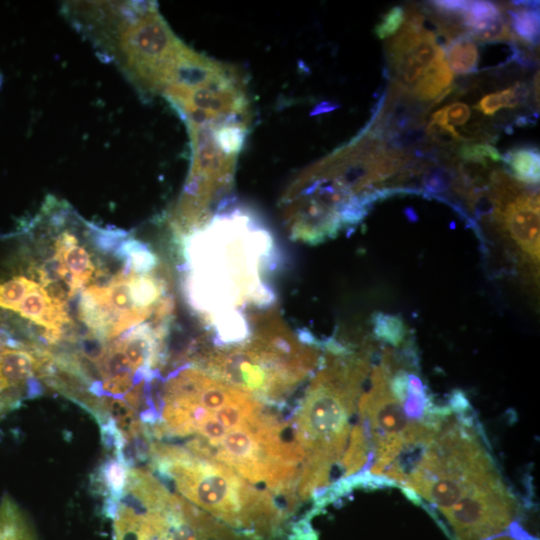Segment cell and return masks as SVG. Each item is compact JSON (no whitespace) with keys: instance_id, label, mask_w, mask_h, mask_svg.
Masks as SVG:
<instances>
[{"instance_id":"6da1fadb","label":"cell","mask_w":540,"mask_h":540,"mask_svg":"<svg viewBox=\"0 0 540 540\" xmlns=\"http://www.w3.org/2000/svg\"><path fill=\"white\" fill-rule=\"evenodd\" d=\"M184 290L214 345L243 341L252 317L272 308L278 250L271 232L252 213L216 212L185 237Z\"/></svg>"},{"instance_id":"7a4b0ae2","label":"cell","mask_w":540,"mask_h":540,"mask_svg":"<svg viewBox=\"0 0 540 540\" xmlns=\"http://www.w3.org/2000/svg\"><path fill=\"white\" fill-rule=\"evenodd\" d=\"M190 351L186 358L193 366L278 408L318 368L322 357L321 343L310 333H294L273 307L252 317L243 341Z\"/></svg>"},{"instance_id":"3957f363","label":"cell","mask_w":540,"mask_h":540,"mask_svg":"<svg viewBox=\"0 0 540 540\" xmlns=\"http://www.w3.org/2000/svg\"><path fill=\"white\" fill-rule=\"evenodd\" d=\"M149 456L158 474L172 483L181 497L242 540H273L284 533L290 515L283 503L227 466L160 441H151Z\"/></svg>"},{"instance_id":"277c9868","label":"cell","mask_w":540,"mask_h":540,"mask_svg":"<svg viewBox=\"0 0 540 540\" xmlns=\"http://www.w3.org/2000/svg\"><path fill=\"white\" fill-rule=\"evenodd\" d=\"M490 203L495 228L512 250L524 280L533 287L539 279V194L513 177L491 175Z\"/></svg>"},{"instance_id":"5b68a950","label":"cell","mask_w":540,"mask_h":540,"mask_svg":"<svg viewBox=\"0 0 540 540\" xmlns=\"http://www.w3.org/2000/svg\"><path fill=\"white\" fill-rule=\"evenodd\" d=\"M518 510L500 475L470 489L444 513L456 540H484L505 530Z\"/></svg>"},{"instance_id":"8992f818","label":"cell","mask_w":540,"mask_h":540,"mask_svg":"<svg viewBox=\"0 0 540 540\" xmlns=\"http://www.w3.org/2000/svg\"><path fill=\"white\" fill-rule=\"evenodd\" d=\"M423 20L418 13L410 15L388 43L389 61L397 83L403 88L422 76L441 47L434 32L423 26Z\"/></svg>"},{"instance_id":"52a82bcc","label":"cell","mask_w":540,"mask_h":540,"mask_svg":"<svg viewBox=\"0 0 540 540\" xmlns=\"http://www.w3.org/2000/svg\"><path fill=\"white\" fill-rule=\"evenodd\" d=\"M461 16L472 39L484 42L513 39L499 8L492 2L467 1Z\"/></svg>"},{"instance_id":"ba28073f","label":"cell","mask_w":540,"mask_h":540,"mask_svg":"<svg viewBox=\"0 0 540 540\" xmlns=\"http://www.w3.org/2000/svg\"><path fill=\"white\" fill-rule=\"evenodd\" d=\"M54 260L63 265L72 278L70 296H75L77 290L92 281L94 265L88 251L78 245L74 233L64 230L55 241Z\"/></svg>"},{"instance_id":"9c48e42d","label":"cell","mask_w":540,"mask_h":540,"mask_svg":"<svg viewBox=\"0 0 540 540\" xmlns=\"http://www.w3.org/2000/svg\"><path fill=\"white\" fill-rule=\"evenodd\" d=\"M454 79L444 47H440L433 62L412 86V94L421 101H430L445 92Z\"/></svg>"},{"instance_id":"30bf717a","label":"cell","mask_w":540,"mask_h":540,"mask_svg":"<svg viewBox=\"0 0 540 540\" xmlns=\"http://www.w3.org/2000/svg\"><path fill=\"white\" fill-rule=\"evenodd\" d=\"M0 540H38L26 515L8 495L0 503Z\"/></svg>"},{"instance_id":"8fae6325","label":"cell","mask_w":540,"mask_h":540,"mask_svg":"<svg viewBox=\"0 0 540 540\" xmlns=\"http://www.w3.org/2000/svg\"><path fill=\"white\" fill-rule=\"evenodd\" d=\"M444 50L452 71L470 74L478 70L479 50L468 34L451 38Z\"/></svg>"},{"instance_id":"7c38bea8","label":"cell","mask_w":540,"mask_h":540,"mask_svg":"<svg viewBox=\"0 0 540 540\" xmlns=\"http://www.w3.org/2000/svg\"><path fill=\"white\" fill-rule=\"evenodd\" d=\"M502 160L510 167L513 178L534 185L539 182L540 157L536 148L522 147L507 151Z\"/></svg>"},{"instance_id":"4fadbf2b","label":"cell","mask_w":540,"mask_h":540,"mask_svg":"<svg viewBox=\"0 0 540 540\" xmlns=\"http://www.w3.org/2000/svg\"><path fill=\"white\" fill-rule=\"evenodd\" d=\"M516 3L522 6L508 11L511 28L522 41L537 45L539 43L538 2H533V4H531L532 2Z\"/></svg>"},{"instance_id":"5bb4252c","label":"cell","mask_w":540,"mask_h":540,"mask_svg":"<svg viewBox=\"0 0 540 540\" xmlns=\"http://www.w3.org/2000/svg\"><path fill=\"white\" fill-rule=\"evenodd\" d=\"M526 95L527 90L524 85L515 84L501 91L485 95L474 108L486 116H494L501 109L517 107Z\"/></svg>"},{"instance_id":"9a60e30c","label":"cell","mask_w":540,"mask_h":540,"mask_svg":"<svg viewBox=\"0 0 540 540\" xmlns=\"http://www.w3.org/2000/svg\"><path fill=\"white\" fill-rule=\"evenodd\" d=\"M374 333L378 339L398 347L407 341L408 331L398 317L379 313L374 317Z\"/></svg>"},{"instance_id":"2e32d148","label":"cell","mask_w":540,"mask_h":540,"mask_svg":"<svg viewBox=\"0 0 540 540\" xmlns=\"http://www.w3.org/2000/svg\"><path fill=\"white\" fill-rule=\"evenodd\" d=\"M97 368L100 378L104 380L121 373L132 372L129 360L123 350L121 338L109 347L107 346V350L97 364Z\"/></svg>"},{"instance_id":"e0dca14e","label":"cell","mask_w":540,"mask_h":540,"mask_svg":"<svg viewBox=\"0 0 540 540\" xmlns=\"http://www.w3.org/2000/svg\"><path fill=\"white\" fill-rule=\"evenodd\" d=\"M51 302L46 290L36 283L19 303L15 312L38 324L44 310Z\"/></svg>"},{"instance_id":"ac0fdd59","label":"cell","mask_w":540,"mask_h":540,"mask_svg":"<svg viewBox=\"0 0 540 540\" xmlns=\"http://www.w3.org/2000/svg\"><path fill=\"white\" fill-rule=\"evenodd\" d=\"M36 282L23 276L0 283V307L15 311Z\"/></svg>"},{"instance_id":"d6986e66","label":"cell","mask_w":540,"mask_h":540,"mask_svg":"<svg viewBox=\"0 0 540 540\" xmlns=\"http://www.w3.org/2000/svg\"><path fill=\"white\" fill-rule=\"evenodd\" d=\"M132 372H125L105 379L102 383H92L90 390L97 396H121L126 394L136 381Z\"/></svg>"},{"instance_id":"ffe728a7","label":"cell","mask_w":540,"mask_h":540,"mask_svg":"<svg viewBox=\"0 0 540 540\" xmlns=\"http://www.w3.org/2000/svg\"><path fill=\"white\" fill-rule=\"evenodd\" d=\"M460 156L465 161H469L475 164H481L487 167L491 162H498L502 160V155L499 151L489 144H468L461 147Z\"/></svg>"},{"instance_id":"44dd1931","label":"cell","mask_w":540,"mask_h":540,"mask_svg":"<svg viewBox=\"0 0 540 540\" xmlns=\"http://www.w3.org/2000/svg\"><path fill=\"white\" fill-rule=\"evenodd\" d=\"M405 19V12L401 6H395L386 12L382 20L375 27V34L384 39L395 34Z\"/></svg>"},{"instance_id":"7402d4cb","label":"cell","mask_w":540,"mask_h":540,"mask_svg":"<svg viewBox=\"0 0 540 540\" xmlns=\"http://www.w3.org/2000/svg\"><path fill=\"white\" fill-rule=\"evenodd\" d=\"M449 184L448 172L442 168L431 169L424 175V188L431 193H440L447 189Z\"/></svg>"},{"instance_id":"603a6c76","label":"cell","mask_w":540,"mask_h":540,"mask_svg":"<svg viewBox=\"0 0 540 540\" xmlns=\"http://www.w3.org/2000/svg\"><path fill=\"white\" fill-rule=\"evenodd\" d=\"M444 108L449 127L454 128V126H462L471 116L470 108L462 102H455Z\"/></svg>"},{"instance_id":"cb8c5ba5","label":"cell","mask_w":540,"mask_h":540,"mask_svg":"<svg viewBox=\"0 0 540 540\" xmlns=\"http://www.w3.org/2000/svg\"><path fill=\"white\" fill-rule=\"evenodd\" d=\"M448 406L452 413L456 416L464 415L472 412V408L467 400L465 394L460 390L452 392L449 398Z\"/></svg>"},{"instance_id":"d4e9b609","label":"cell","mask_w":540,"mask_h":540,"mask_svg":"<svg viewBox=\"0 0 540 540\" xmlns=\"http://www.w3.org/2000/svg\"><path fill=\"white\" fill-rule=\"evenodd\" d=\"M402 493L414 504L422 505L421 497L411 488L400 486Z\"/></svg>"},{"instance_id":"484cf974","label":"cell","mask_w":540,"mask_h":540,"mask_svg":"<svg viewBox=\"0 0 540 540\" xmlns=\"http://www.w3.org/2000/svg\"><path fill=\"white\" fill-rule=\"evenodd\" d=\"M484 540H517V539L511 537L506 532H504L503 534L493 535V536L488 537V538H486Z\"/></svg>"},{"instance_id":"4316f807","label":"cell","mask_w":540,"mask_h":540,"mask_svg":"<svg viewBox=\"0 0 540 540\" xmlns=\"http://www.w3.org/2000/svg\"><path fill=\"white\" fill-rule=\"evenodd\" d=\"M1 80H2V79H1V75H0V85H1Z\"/></svg>"}]
</instances>
